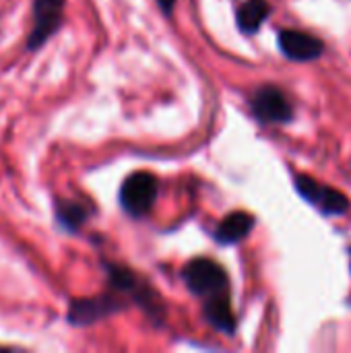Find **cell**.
Returning <instances> with one entry per match:
<instances>
[{
	"label": "cell",
	"mask_w": 351,
	"mask_h": 353,
	"mask_svg": "<svg viewBox=\"0 0 351 353\" xmlns=\"http://www.w3.org/2000/svg\"><path fill=\"white\" fill-rule=\"evenodd\" d=\"M157 178L149 172L130 174L120 188V205L130 217H145L157 199Z\"/></svg>",
	"instance_id": "cell-1"
},
{
	"label": "cell",
	"mask_w": 351,
	"mask_h": 353,
	"mask_svg": "<svg viewBox=\"0 0 351 353\" xmlns=\"http://www.w3.org/2000/svg\"><path fill=\"white\" fill-rule=\"evenodd\" d=\"M182 277H184L188 290L194 296H201V298H211V296L228 292V275H225V271L217 263H213L209 259L190 261L184 267Z\"/></svg>",
	"instance_id": "cell-2"
},
{
	"label": "cell",
	"mask_w": 351,
	"mask_h": 353,
	"mask_svg": "<svg viewBox=\"0 0 351 353\" xmlns=\"http://www.w3.org/2000/svg\"><path fill=\"white\" fill-rule=\"evenodd\" d=\"M296 190L314 205L323 215H345L350 209V201L339 190L317 182L310 176H296Z\"/></svg>",
	"instance_id": "cell-3"
},
{
	"label": "cell",
	"mask_w": 351,
	"mask_h": 353,
	"mask_svg": "<svg viewBox=\"0 0 351 353\" xmlns=\"http://www.w3.org/2000/svg\"><path fill=\"white\" fill-rule=\"evenodd\" d=\"M252 114L265 124H285L294 118V110L285 93L273 85L261 87L252 95Z\"/></svg>",
	"instance_id": "cell-4"
},
{
	"label": "cell",
	"mask_w": 351,
	"mask_h": 353,
	"mask_svg": "<svg viewBox=\"0 0 351 353\" xmlns=\"http://www.w3.org/2000/svg\"><path fill=\"white\" fill-rule=\"evenodd\" d=\"M64 0H33V31L29 35V50L39 48L62 23Z\"/></svg>",
	"instance_id": "cell-5"
},
{
	"label": "cell",
	"mask_w": 351,
	"mask_h": 353,
	"mask_svg": "<svg viewBox=\"0 0 351 353\" xmlns=\"http://www.w3.org/2000/svg\"><path fill=\"white\" fill-rule=\"evenodd\" d=\"M279 50L296 62H308V60H317L325 46L319 37L304 33V31H296V29H285L279 33Z\"/></svg>",
	"instance_id": "cell-6"
},
{
	"label": "cell",
	"mask_w": 351,
	"mask_h": 353,
	"mask_svg": "<svg viewBox=\"0 0 351 353\" xmlns=\"http://www.w3.org/2000/svg\"><path fill=\"white\" fill-rule=\"evenodd\" d=\"M118 310V300L110 298V296H101V298H89V300H77L70 306L68 312V321L72 325H91L112 312Z\"/></svg>",
	"instance_id": "cell-7"
},
{
	"label": "cell",
	"mask_w": 351,
	"mask_h": 353,
	"mask_svg": "<svg viewBox=\"0 0 351 353\" xmlns=\"http://www.w3.org/2000/svg\"><path fill=\"white\" fill-rule=\"evenodd\" d=\"M252 228H254V217L250 213L236 211V213H230L219 223V228L215 230V240L219 244H236L244 240L252 232Z\"/></svg>",
	"instance_id": "cell-8"
},
{
	"label": "cell",
	"mask_w": 351,
	"mask_h": 353,
	"mask_svg": "<svg viewBox=\"0 0 351 353\" xmlns=\"http://www.w3.org/2000/svg\"><path fill=\"white\" fill-rule=\"evenodd\" d=\"M205 319H207L217 331L228 333V335L234 333V329H236V316H234V312H232L228 292L207 298V304H205Z\"/></svg>",
	"instance_id": "cell-9"
},
{
	"label": "cell",
	"mask_w": 351,
	"mask_h": 353,
	"mask_svg": "<svg viewBox=\"0 0 351 353\" xmlns=\"http://www.w3.org/2000/svg\"><path fill=\"white\" fill-rule=\"evenodd\" d=\"M271 14V4L267 0H246L238 8V27L244 33H257L263 25V21Z\"/></svg>",
	"instance_id": "cell-10"
},
{
	"label": "cell",
	"mask_w": 351,
	"mask_h": 353,
	"mask_svg": "<svg viewBox=\"0 0 351 353\" xmlns=\"http://www.w3.org/2000/svg\"><path fill=\"white\" fill-rule=\"evenodd\" d=\"M87 207H83L81 203H72V201H62L58 203L56 207V217L58 221L70 230V232H77L85 221H87Z\"/></svg>",
	"instance_id": "cell-11"
},
{
	"label": "cell",
	"mask_w": 351,
	"mask_h": 353,
	"mask_svg": "<svg viewBox=\"0 0 351 353\" xmlns=\"http://www.w3.org/2000/svg\"><path fill=\"white\" fill-rule=\"evenodd\" d=\"M174 2H176V0H159V4H161V8H163L166 12H170V10H172Z\"/></svg>",
	"instance_id": "cell-12"
}]
</instances>
